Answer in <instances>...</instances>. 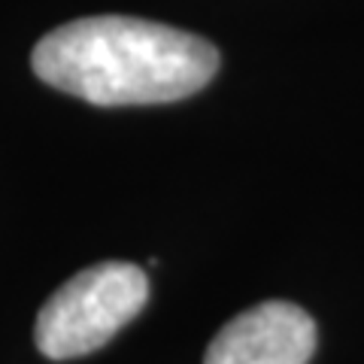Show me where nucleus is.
<instances>
[{
  "mask_svg": "<svg viewBox=\"0 0 364 364\" xmlns=\"http://www.w3.org/2000/svg\"><path fill=\"white\" fill-rule=\"evenodd\" d=\"M46 85L97 107H149L198 95L219 70L210 40L149 18L88 16L33 46Z\"/></svg>",
  "mask_w": 364,
  "mask_h": 364,
  "instance_id": "obj_1",
  "label": "nucleus"
},
{
  "mask_svg": "<svg viewBox=\"0 0 364 364\" xmlns=\"http://www.w3.org/2000/svg\"><path fill=\"white\" fill-rule=\"evenodd\" d=\"M149 301L143 267L104 261L79 270L43 304L33 328L37 349L52 361L82 358L107 346Z\"/></svg>",
  "mask_w": 364,
  "mask_h": 364,
  "instance_id": "obj_2",
  "label": "nucleus"
},
{
  "mask_svg": "<svg viewBox=\"0 0 364 364\" xmlns=\"http://www.w3.org/2000/svg\"><path fill=\"white\" fill-rule=\"evenodd\" d=\"M313 318L289 301H267L234 316L213 337L203 364H310Z\"/></svg>",
  "mask_w": 364,
  "mask_h": 364,
  "instance_id": "obj_3",
  "label": "nucleus"
}]
</instances>
